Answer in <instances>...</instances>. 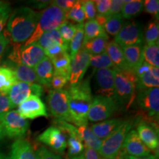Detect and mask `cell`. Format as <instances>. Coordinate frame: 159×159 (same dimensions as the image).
Masks as SVG:
<instances>
[{
  "instance_id": "cell-27",
  "label": "cell",
  "mask_w": 159,
  "mask_h": 159,
  "mask_svg": "<svg viewBox=\"0 0 159 159\" xmlns=\"http://www.w3.org/2000/svg\"><path fill=\"white\" fill-rule=\"evenodd\" d=\"M109 37H98L89 41H83L81 49H84L91 55L102 54L106 50Z\"/></svg>"
},
{
  "instance_id": "cell-9",
  "label": "cell",
  "mask_w": 159,
  "mask_h": 159,
  "mask_svg": "<svg viewBox=\"0 0 159 159\" xmlns=\"http://www.w3.org/2000/svg\"><path fill=\"white\" fill-rule=\"evenodd\" d=\"M47 102L51 114L56 119V121L70 122L69 95L66 89H52L47 96Z\"/></svg>"
},
{
  "instance_id": "cell-54",
  "label": "cell",
  "mask_w": 159,
  "mask_h": 159,
  "mask_svg": "<svg viewBox=\"0 0 159 159\" xmlns=\"http://www.w3.org/2000/svg\"><path fill=\"white\" fill-rule=\"evenodd\" d=\"M35 2H36L34 4L36 6L37 8H44V7L46 8V6L49 5V4H51V2L49 1H37Z\"/></svg>"
},
{
  "instance_id": "cell-6",
  "label": "cell",
  "mask_w": 159,
  "mask_h": 159,
  "mask_svg": "<svg viewBox=\"0 0 159 159\" xmlns=\"http://www.w3.org/2000/svg\"><path fill=\"white\" fill-rule=\"evenodd\" d=\"M45 57L43 49L38 43H34L25 47L21 44H14L9 59L16 64L20 63L34 68Z\"/></svg>"
},
{
  "instance_id": "cell-21",
  "label": "cell",
  "mask_w": 159,
  "mask_h": 159,
  "mask_svg": "<svg viewBox=\"0 0 159 159\" xmlns=\"http://www.w3.org/2000/svg\"><path fill=\"white\" fill-rule=\"evenodd\" d=\"M143 44L122 47L124 57L128 68L135 71L144 62L143 58Z\"/></svg>"
},
{
  "instance_id": "cell-5",
  "label": "cell",
  "mask_w": 159,
  "mask_h": 159,
  "mask_svg": "<svg viewBox=\"0 0 159 159\" xmlns=\"http://www.w3.org/2000/svg\"><path fill=\"white\" fill-rule=\"evenodd\" d=\"M134 121H123L112 134L102 141L98 152L105 159H117L122 152L125 139L132 128Z\"/></svg>"
},
{
  "instance_id": "cell-22",
  "label": "cell",
  "mask_w": 159,
  "mask_h": 159,
  "mask_svg": "<svg viewBox=\"0 0 159 159\" xmlns=\"http://www.w3.org/2000/svg\"><path fill=\"white\" fill-rule=\"evenodd\" d=\"M40 85H44L45 87H50L51 80L54 74V67L51 60L49 57H45L41 62L38 63L33 68Z\"/></svg>"
},
{
  "instance_id": "cell-17",
  "label": "cell",
  "mask_w": 159,
  "mask_h": 159,
  "mask_svg": "<svg viewBox=\"0 0 159 159\" xmlns=\"http://www.w3.org/2000/svg\"><path fill=\"white\" fill-rule=\"evenodd\" d=\"M91 55L80 49L71 61L69 81L70 85H75L81 81L90 66Z\"/></svg>"
},
{
  "instance_id": "cell-15",
  "label": "cell",
  "mask_w": 159,
  "mask_h": 159,
  "mask_svg": "<svg viewBox=\"0 0 159 159\" xmlns=\"http://www.w3.org/2000/svg\"><path fill=\"white\" fill-rule=\"evenodd\" d=\"M38 140L58 153H63L67 148L66 135L56 126H51L38 136Z\"/></svg>"
},
{
  "instance_id": "cell-38",
  "label": "cell",
  "mask_w": 159,
  "mask_h": 159,
  "mask_svg": "<svg viewBox=\"0 0 159 159\" xmlns=\"http://www.w3.org/2000/svg\"><path fill=\"white\" fill-rule=\"evenodd\" d=\"M159 25L158 20L150 21L144 30V41L146 44H154L158 43Z\"/></svg>"
},
{
  "instance_id": "cell-49",
  "label": "cell",
  "mask_w": 159,
  "mask_h": 159,
  "mask_svg": "<svg viewBox=\"0 0 159 159\" xmlns=\"http://www.w3.org/2000/svg\"><path fill=\"white\" fill-rule=\"evenodd\" d=\"M52 2V5L57 6V7L63 10V11L67 12L75 5L76 1L75 0H56V1H53Z\"/></svg>"
},
{
  "instance_id": "cell-56",
  "label": "cell",
  "mask_w": 159,
  "mask_h": 159,
  "mask_svg": "<svg viewBox=\"0 0 159 159\" xmlns=\"http://www.w3.org/2000/svg\"><path fill=\"white\" fill-rule=\"evenodd\" d=\"M7 19H8V18H3L2 19L0 20V33H1L2 30L4 27L5 26Z\"/></svg>"
},
{
  "instance_id": "cell-28",
  "label": "cell",
  "mask_w": 159,
  "mask_h": 159,
  "mask_svg": "<svg viewBox=\"0 0 159 159\" xmlns=\"http://www.w3.org/2000/svg\"><path fill=\"white\" fill-rule=\"evenodd\" d=\"M17 82L14 72L8 66H0V93L8 94L11 87Z\"/></svg>"
},
{
  "instance_id": "cell-8",
  "label": "cell",
  "mask_w": 159,
  "mask_h": 159,
  "mask_svg": "<svg viewBox=\"0 0 159 159\" xmlns=\"http://www.w3.org/2000/svg\"><path fill=\"white\" fill-rule=\"evenodd\" d=\"M0 125L5 136L11 139H23L29 128L28 121L20 116L16 110L6 113L0 119Z\"/></svg>"
},
{
  "instance_id": "cell-44",
  "label": "cell",
  "mask_w": 159,
  "mask_h": 159,
  "mask_svg": "<svg viewBox=\"0 0 159 159\" xmlns=\"http://www.w3.org/2000/svg\"><path fill=\"white\" fill-rule=\"evenodd\" d=\"M144 7L147 13L156 18V20H158L159 14L158 0H145L144 2Z\"/></svg>"
},
{
  "instance_id": "cell-10",
  "label": "cell",
  "mask_w": 159,
  "mask_h": 159,
  "mask_svg": "<svg viewBox=\"0 0 159 159\" xmlns=\"http://www.w3.org/2000/svg\"><path fill=\"white\" fill-rule=\"evenodd\" d=\"M136 103L146 119H156L159 114V89L153 88L139 91Z\"/></svg>"
},
{
  "instance_id": "cell-4",
  "label": "cell",
  "mask_w": 159,
  "mask_h": 159,
  "mask_svg": "<svg viewBox=\"0 0 159 159\" xmlns=\"http://www.w3.org/2000/svg\"><path fill=\"white\" fill-rule=\"evenodd\" d=\"M114 86L117 102L128 109L136 97V77L133 70H119L114 68Z\"/></svg>"
},
{
  "instance_id": "cell-18",
  "label": "cell",
  "mask_w": 159,
  "mask_h": 159,
  "mask_svg": "<svg viewBox=\"0 0 159 159\" xmlns=\"http://www.w3.org/2000/svg\"><path fill=\"white\" fill-rule=\"evenodd\" d=\"M122 150L124 154L134 157H145L150 155V150L139 138L136 130H130L127 135Z\"/></svg>"
},
{
  "instance_id": "cell-3",
  "label": "cell",
  "mask_w": 159,
  "mask_h": 159,
  "mask_svg": "<svg viewBox=\"0 0 159 159\" xmlns=\"http://www.w3.org/2000/svg\"><path fill=\"white\" fill-rule=\"evenodd\" d=\"M66 20V12L51 3L50 5L40 13L39 19L35 30L31 36L21 45L25 47L36 43L43 33L57 29Z\"/></svg>"
},
{
  "instance_id": "cell-42",
  "label": "cell",
  "mask_w": 159,
  "mask_h": 159,
  "mask_svg": "<svg viewBox=\"0 0 159 159\" xmlns=\"http://www.w3.org/2000/svg\"><path fill=\"white\" fill-rule=\"evenodd\" d=\"M65 52H69V46L63 44H55L49 47V48L44 50L46 57H49V59H52L54 57L58 56Z\"/></svg>"
},
{
  "instance_id": "cell-45",
  "label": "cell",
  "mask_w": 159,
  "mask_h": 159,
  "mask_svg": "<svg viewBox=\"0 0 159 159\" xmlns=\"http://www.w3.org/2000/svg\"><path fill=\"white\" fill-rule=\"evenodd\" d=\"M13 108L14 107L10 100L8 94L0 93V119Z\"/></svg>"
},
{
  "instance_id": "cell-47",
  "label": "cell",
  "mask_w": 159,
  "mask_h": 159,
  "mask_svg": "<svg viewBox=\"0 0 159 159\" xmlns=\"http://www.w3.org/2000/svg\"><path fill=\"white\" fill-rule=\"evenodd\" d=\"M94 2L98 14L105 16L107 17L109 10H110L111 0H97Z\"/></svg>"
},
{
  "instance_id": "cell-31",
  "label": "cell",
  "mask_w": 159,
  "mask_h": 159,
  "mask_svg": "<svg viewBox=\"0 0 159 159\" xmlns=\"http://www.w3.org/2000/svg\"><path fill=\"white\" fill-rule=\"evenodd\" d=\"M71 57L68 52H65L58 56L51 59L52 63L54 67L55 72L68 75H70L71 69Z\"/></svg>"
},
{
  "instance_id": "cell-48",
  "label": "cell",
  "mask_w": 159,
  "mask_h": 159,
  "mask_svg": "<svg viewBox=\"0 0 159 159\" xmlns=\"http://www.w3.org/2000/svg\"><path fill=\"white\" fill-rule=\"evenodd\" d=\"M124 4L125 1L123 0H111L110 10L107 15V18L111 16L120 14Z\"/></svg>"
},
{
  "instance_id": "cell-25",
  "label": "cell",
  "mask_w": 159,
  "mask_h": 159,
  "mask_svg": "<svg viewBox=\"0 0 159 159\" xmlns=\"http://www.w3.org/2000/svg\"><path fill=\"white\" fill-rule=\"evenodd\" d=\"M9 68L13 71L17 81L27 83H35V84L40 85L39 78H38L33 68L23 64H20V63L12 66Z\"/></svg>"
},
{
  "instance_id": "cell-7",
  "label": "cell",
  "mask_w": 159,
  "mask_h": 159,
  "mask_svg": "<svg viewBox=\"0 0 159 159\" xmlns=\"http://www.w3.org/2000/svg\"><path fill=\"white\" fill-rule=\"evenodd\" d=\"M119 108V103L109 97L96 95L93 97L88 114V120L100 122L109 119Z\"/></svg>"
},
{
  "instance_id": "cell-16",
  "label": "cell",
  "mask_w": 159,
  "mask_h": 159,
  "mask_svg": "<svg viewBox=\"0 0 159 159\" xmlns=\"http://www.w3.org/2000/svg\"><path fill=\"white\" fill-rule=\"evenodd\" d=\"M17 112L25 119H34L38 117L48 116L47 107L38 96H31L18 106Z\"/></svg>"
},
{
  "instance_id": "cell-12",
  "label": "cell",
  "mask_w": 159,
  "mask_h": 159,
  "mask_svg": "<svg viewBox=\"0 0 159 159\" xmlns=\"http://www.w3.org/2000/svg\"><path fill=\"white\" fill-rule=\"evenodd\" d=\"M114 41L121 47L143 44L144 33L139 24L129 21L122 26Z\"/></svg>"
},
{
  "instance_id": "cell-41",
  "label": "cell",
  "mask_w": 159,
  "mask_h": 159,
  "mask_svg": "<svg viewBox=\"0 0 159 159\" xmlns=\"http://www.w3.org/2000/svg\"><path fill=\"white\" fill-rule=\"evenodd\" d=\"M69 81V76L66 75L61 73L55 72L53 74V77L51 80L50 87L54 90H60L63 89V87L67 84Z\"/></svg>"
},
{
  "instance_id": "cell-26",
  "label": "cell",
  "mask_w": 159,
  "mask_h": 159,
  "mask_svg": "<svg viewBox=\"0 0 159 159\" xmlns=\"http://www.w3.org/2000/svg\"><path fill=\"white\" fill-rule=\"evenodd\" d=\"M77 131L80 138L82 142L84 143L85 147L99 151L102 145V140L95 136L91 128H89L87 125H83L78 127Z\"/></svg>"
},
{
  "instance_id": "cell-23",
  "label": "cell",
  "mask_w": 159,
  "mask_h": 159,
  "mask_svg": "<svg viewBox=\"0 0 159 159\" xmlns=\"http://www.w3.org/2000/svg\"><path fill=\"white\" fill-rule=\"evenodd\" d=\"M123 121L124 120L121 119H107V120L97 122L96 124L93 125L91 129L95 136L103 141L109 135L112 134L116 128H118V127L122 124Z\"/></svg>"
},
{
  "instance_id": "cell-20",
  "label": "cell",
  "mask_w": 159,
  "mask_h": 159,
  "mask_svg": "<svg viewBox=\"0 0 159 159\" xmlns=\"http://www.w3.org/2000/svg\"><path fill=\"white\" fill-rule=\"evenodd\" d=\"M10 159H35L33 145L26 139H16L12 144Z\"/></svg>"
},
{
  "instance_id": "cell-59",
  "label": "cell",
  "mask_w": 159,
  "mask_h": 159,
  "mask_svg": "<svg viewBox=\"0 0 159 159\" xmlns=\"http://www.w3.org/2000/svg\"><path fill=\"white\" fill-rule=\"evenodd\" d=\"M117 159H127V157H126V155L125 154H119V156L118 157V158Z\"/></svg>"
},
{
  "instance_id": "cell-19",
  "label": "cell",
  "mask_w": 159,
  "mask_h": 159,
  "mask_svg": "<svg viewBox=\"0 0 159 159\" xmlns=\"http://www.w3.org/2000/svg\"><path fill=\"white\" fill-rule=\"evenodd\" d=\"M137 134L142 142L149 150H156L158 148V136L156 128L152 124L142 120L137 126Z\"/></svg>"
},
{
  "instance_id": "cell-33",
  "label": "cell",
  "mask_w": 159,
  "mask_h": 159,
  "mask_svg": "<svg viewBox=\"0 0 159 159\" xmlns=\"http://www.w3.org/2000/svg\"><path fill=\"white\" fill-rule=\"evenodd\" d=\"M83 25L84 24H77L75 25L76 32L74 37L71 40L69 43V54L71 59L74 57L80 49L82 47L83 40H84V30H83Z\"/></svg>"
},
{
  "instance_id": "cell-39",
  "label": "cell",
  "mask_w": 159,
  "mask_h": 159,
  "mask_svg": "<svg viewBox=\"0 0 159 159\" xmlns=\"http://www.w3.org/2000/svg\"><path fill=\"white\" fill-rule=\"evenodd\" d=\"M85 19L82 1H76L75 5L69 11L66 12V20H71L75 22L81 24L83 23Z\"/></svg>"
},
{
  "instance_id": "cell-13",
  "label": "cell",
  "mask_w": 159,
  "mask_h": 159,
  "mask_svg": "<svg viewBox=\"0 0 159 159\" xmlns=\"http://www.w3.org/2000/svg\"><path fill=\"white\" fill-rule=\"evenodd\" d=\"M134 72L136 77V89H138L139 91L158 88V68L151 66L148 63L143 62Z\"/></svg>"
},
{
  "instance_id": "cell-1",
  "label": "cell",
  "mask_w": 159,
  "mask_h": 159,
  "mask_svg": "<svg viewBox=\"0 0 159 159\" xmlns=\"http://www.w3.org/2000/svg\"><path fill=\"white\" fill-rule=\"evenodd\" d=\"M69 95V113L70 122L76 126L88 124V114L92 102L90 80L87 78L66 89Z\"/></svg>"
},
{
  "instance_id": "cell-35",
  "label": "cell",
  "mask_w": 159,
  "mask_h": 159,
  "mask_svg": "<svg viewBox=\"0 0 159 159\" xmlns=\"http://www.w3.org/2000/svg\"><path fill=\"white\" fill-rule=\"evenodd\" d=\"M67 147L69 159H79L83 156L85 147L80 137L69 136Z\"/></svg>"
},
{
  "instance_id": "cell-55",
  "label": "cell",
  "mask_w": 159,
  "mask_h": 159,
  "mask_svg": "<svg viewBox=\"0 0 159 159\" xmlns=\"http://www.w3.org/2000/svg\"><path fill=\"white\" fill-rule=\"evenodd\" d=\"M127 159H157L156 156H153V155H150L148 156H145V157H134V156H127Z\"/></svg>"
},
{
  "instance_id": "cell-50",
  "label": "cell",
  "mask_w": 159,
  "mask_h": 159,
  "mask_svg": "<svg viewBox=\"0 0 159 159\" xmlns=\"http://www.w3.org/2000/svg\"><path fill=\"white\" fill-rule=\"evenodd\" d=\"M83 159H102L98 151L85 147L83 151Z\"/></svg>"
},
{
  "instance_id": "cell-36",
  "label": "cell",
  "mask_w": 159,
  "mask_h": 159,
  "mask_svg": "<svg viewBox=\"0 0 159 159\" xmlns=\"http://www.w3.org/2000/svg\"><path fill=\"white\" fill-rule=\"evenodd\" d=\"M123 20L124 19L122 18L121 13L109 16L105 24L104 27H103L105 33L112 35V36H116L120 31V30L122 29L123 23H124Z\"/></svg>"
},
{
  "instance_id": "cell-58",
  "label": "cell",
  "mask_w": 159,
  "mask_h": 159,
  "mask_svg": "<svg viewBox=\"0 0 159 159\" xmlns=\"http://www.w3.org/2000/svg\"><path fill=\"white\" fill-rule=\"evenodd\" d=\"M0 159H10V156H6L5 154H0Z\"/></svg>"
},
{
  "instance_id": "cell-43",
  "label": "cell",
  "mask_w": 159,
  "mask_h": 159,
  "mask_svg": "<svg viewBox=\"0 0 159 159\" xmlns=\"http://www.w3.org/2000/svg\"><path fill=\"white\" fill-rule=\"evenodd\" d=\"M82 5L85 19H88V21L94 19L97 16V10L94 2L91 1V0L82 1Z\"/></svg>"
},
{
  "instance_id": "cell-34",
  "label": "cell",
  "mask_w": 159,
  "mask_h": 159,
  "mask_svg": "<svg viewBox=\"0 0 159 159\" xmlns=\"http://www.w3.org/2000/svg\"><path fill=\"white\" fill-rule=\"evenodd\" d=\"M143 58L144 62L151 66H159V45L158 43L154 44H146L143 47Z\"/></svg>"
},
{
  "instance_id": "cell-40",
  "label": "cell",
  "mask_w": 159,
  "mask_h": 159,
  "mask_svg": "<svg viewBox=\"0 0 159 159\" xmlns=\"http://www.w3.org/2000/svg\"><path fill=\"white\" fill-rule=\"evenodd\" d=\"M57 30H58L59 33L61 38H62L63 42L69 45V42L72 39V38L74 37L75 32H76L75 25H73L72 23L69 22L68 20H66L64 22L60 25Z\"/></svg>"
},
{
  "instance_id": "cell-51",
  "label": "cell",
  "mask_w": 159,
  "mask_h": 159,
  "mask_svg": "<svg viewBox=\"0 0 159 159\" xmlns=\"http://www.w3.org/2000/svg\"><path fill=\"white\" fill-rule=\"evenodd\" d=\"M10 43V38L7 33H0V58L3 55L4 52L5 51L7 45Z\"/></svg>"
},
{
  "instance_id": "cell-57",
  "label": "cell",
  "mask_w": 159,
  "mask_h": 159,
  "mask_svg": "<svg viewBox=\"0 0 159 159\" xmlns=\"http://www.w3.org/2000/svg\"><path fill=\"white\" fill-rule=\"evenodd\" d=\"M5 134H4L1 125H0V142H1V141L4 138H5Z\"/></svg>"
},
{
  "instance_id": "cell-32",
  "label": "cell",
  "mask_w": 159,
  "mask_h": 159,
  "mask_svg": "<svg viewBox=\"0 0 159 159\" xmlns=\"http://www.w3.org/2000/svg\"><path fill=\"white\" fill-rule=\"evenodd\" d=\"M36 43H39V44L42 47L43 50H45L46 49L49 48V47L55 44L68 45L63 42L62 38H61V35H60L59 31L57 29L52 30L43 33V34L40 37L39 41H38Z\"/></svg>"
},
{
  "instance_id": "cell-46",
  "label": "cell",
  "mask_w": 159,
  "mask_h": 159,
  "mask_svg": "<svg viewBox=\"0 0 159 159\" xmlns=\"http://www.w3.org/2000/svg\"><path fill=\"white\" fill-rule=\"evenodd\" d=\"M35 152V159H62L55 152H52L45 147H40Z\"/></svg>"
},
{
  "instance_id": "cell-29",
  "label": "cell",
  "mask_w": 159,
  "mask_h": 159,
  "mask_svg": "<svg viewBox=\"0 0 159 159\" xmlns=\"http://www.w3.org/2000/svg\"><path fill=\"white\" fill-rule=\"evenodd\" d=\"M83 30H84V40L83 41L96 39L98 37L108 36L105 33L104 28L101 27L95 19L89 20L83 25Z\"/></svg>"
},
{
  "instance_id": "cell-60",
  "label": "cell",
  "mask_w": 159,
  "mask_h": 159,
  "mask_svg": "<svg viewBox=\"0 0 159 159\" xmlns=\"http://www.w3.org/2000/svg\"><path fill=\"white\" fill-rule=\"evenodd\" d=\"M79 159H83V156H82V157H81V158H80Z\"/></svg>"
},
{
  "instance_id": "cell-30",
  "label": "cell",
  "mask_w": 159,
  "mask_h": 159,
  "mask_svg": "<svg viewBox=\"0 0 159 159\" xmlns=\"http://www.w3.org/2000/svg\"><path fill=\"white\" fill-rule=\"evenodd\" d=\"M143 10H144V1L142 0L125 1L121 15L123 19H130L140 14Z\"/></svg>"
},
{
  "instance_id": "cell-53",
  "label": "cell",
  "mask_w": 159,
  "mask_h": 159,
  "mask_svg": "<svg viewBox=\"0 0 159 159\" xmlns=\"http://www.w3.org/2000/svg\"><path fill=\"white\" fill-rule=\"evenodd\" d=\"M107 19H108V18H107L105 16H103V15H97L96 16V21L99 24V25L101 26V27H104V25L105 22H106Z\"/></svg>"
},
{
  "instance_id": "cell-52",
  "label": "cell",
  "mask_w": 159,
  "mask_h": 159,
  "mask_svg": "<svg viewBox=\"0 0 159 159\" xmlns=\"http://www.w3.org/2000/svg\"><path fill=\"white\" fill-rule=\"evenodd\" d=\"M11 8L8 3L0 2V20L3 18H8Z\"/></svg>"
},
{
  "instance_id": "cell-24",
  "label": "cell",
  "mask_w": 159,
  "mask_h": 159,
  "mask_svg": "<svg viewBox=\"0 0 159 159\" xmlns=\"http://www.w3.org/2000/svg\"><path fill=\"white\" fill-rule=\"evenodd\" d=\"M105 52L110 57L111 62L114 66V68L122 71L130 69L125 61L122 47L114 41H111L108 42Z\"/></svg>"
},
{
  "instance_id": "cell-14",
  "label": "cell",
  "mask_w": 159,
  "mask_h": 159,
  "mask_svg": "<svg viewBox=\"0 0 159 159\" xmlns=\"http://www.w3.org/2000/svg\"><path fill=\"white\" fill-rule=\"evenodd\" d=\"M95 77L97 85V95L109 97L117 102L114 86V69H97L95 71Z\"/></svg>"
},
{
  "instance_id": "cell-11",
  "label": "cell",
  "mask_w": 159,
  "mask_h": 159,
  "mask_svg": "<svg viewBox=\"0 0 159 159\" xmlns=\"http://www.w3.org/2000/svg\"><path fill=\"white\" fill-rule=\"evenodd\" d=\"M43 88L41 85L17 81L8 92V97L13 106L16 107L31 96L41 97Z\"/></svg>"
},
{
  "instance_id": "cell-2",
  "label": "cell",
  "mask_w": 159,
  "mask_h": 159,
  "mask_svg": "<svg viewBox=\"0 0 159 159\" xmlns=\"http://www.w3.org/2000/svg\"><path fill=\"white\" fill-rule=\"evenodd\" d=\"M40 13L30 7H22L13 11L7 19L8 36L14 44L25 42L36 27Z\"/></svg>"
},
{
  "instance_id": "cell-37",
  "label": "cell",
  "mask_w": 159,
  "mask_h": 159,
  "mask_svg": "<svg viewBox=\"0 0 159 159\" xmlns=\"http://www.w3.org/2000/svg\"><path fill=\"white\" fill-rule=\"evenodd\" d=\"M90 66H91L94 71L100 69H114V66L111 62L110 57L106 53V52L102 54L91 55Z\"/></svg>"
}]
</instances>
